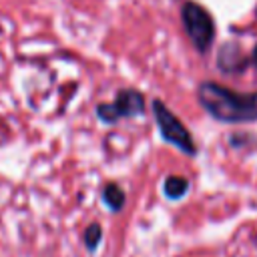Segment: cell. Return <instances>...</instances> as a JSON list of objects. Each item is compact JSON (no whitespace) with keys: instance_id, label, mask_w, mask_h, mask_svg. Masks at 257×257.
Listing matches in <instances>:
<instances>
[{"instance_id":"cell-4","label":"cell","mask_w":257,"mask_h":257,"mask_svg":"<svg viewBox=\"0 0 257 257\" xmlns=\"http://www.w3.org/2000/svg\"><path fill=\"white\" fill-rule=\"evenodd\" d=\"M145 110V96L143 92L135 88H122L116 92V98L112 102H100L96 106V116L102 122H116L118 118L137 116Z\"/></svg>"},{"instance_id":"cell-2","label":"cell","mask_w":257,"mask_h":257,"mask_svg":"<svg viewBox=\"0 0 257 257\" xmlns=\"http://www.w3.org/2000/svg\"><path fill=\"white\" fill-rule=\"evenodd\" d=\"M153 114H155L159 133L167 143L175 145L185 155H191V157L197 155V145L193 141V135L189 133V128L175 116V112L163 100H159V98L153 100Z\"/></svg>"},{"instance_id":"cell-3","label":"cell","mask_w":257,"mask_h":257,"mask_svg":"<svg viewBox=\"0 0 257 257\" xmlns=\"http://www.w3.org/2000/svg\"><path fill=\"white\" fill-rule=\"evenodd\" d=\"M181 20L195 48L205 54L215 40V22L211 14L197 2H185L181 6Z\"/></svg>"},{"instance_id":"cell-5","label":"cell","mask_w":257,"mask_h":257,"mask_svg":"<svg viewBox=\"0 0 257 257\" xmlns=\"http://www.w3.org/2000/svg\"><path fill=\"white\" fill-rule=\"evenodd\" d=\"M217 62H219V68L223 72H239L247 66V58L243 56L241 48L237 44H229V42H225L219 48Z\"/></svg>"},{"instance_id":"cell-8","label":"cell","mask_w":257,"mask_h":257,"mask_svg":"<svg viewBox=\"0 0 257 257\" xmlns=\"http://www.w3.org/2000/svg\"><path fill=\"white\" fill-rule=\"evenodd\" d=\"M100 239H102V231H100V225H98V223H90V225L84 229V237H82V241H84V247H86L88 251H94V249L98 247Z\"/></svg>"},{"instance_id":"cell-9","label":"cell","mask_w":257,"mask_h":257,"mask_svg":"<svg viewBox=\"0 0 257 257\" xmlns=\"http://www.w3.org/2000/svg\"><path fill=\"white\" fill-rule=\"evenodd\" d=\"M253 64L257 66V44H255V48H253Z\"/></svg>"},{"instance_id":"cell-6","label":"cell","mask_w":257,"mask_h":257,"mask_svg":"<svg viewBox=\"0 0 257 257\" xmlns=\"http://www.w3.org/2000/svg\"><path fill=\"white\" fill-rule=\"evenodd\" d=\"M187 191H189V181L183 179V177H179V175H171V177H167L165 183H163V193H165V197H169V199H173V201L185 197Z\"/></svg>"},{"instance_id":"cell-1","label":"cell","mask_w":257,"mask_h":257,"mask_svg":"<svg viewBox=\"0 0 257 257\" xmlns=\"http://www.w3.org/2000/svg\"><path fill=\"white\" fill-rule=\"evenodd\" d=\"M201 106L217 120L239 124L257 120V92H239L229 86L205 80L197 86Z\"/></svg>"},{"instance_id":"cell-7","label":"cell","mask_w":257,"mask_h":257,"mask_svg":"<svg viewBox=\"0 0 257 257\" xmlns=\"http://www.w3.org/2000/svg\"><path fill=\"white\" fill-rule=\"evenodd\" d=\"M102 201L110 211H120L124 207V193L116 183H108L102 189Z\"/></svg>"}]
</instances>
